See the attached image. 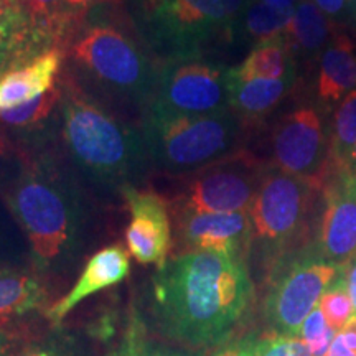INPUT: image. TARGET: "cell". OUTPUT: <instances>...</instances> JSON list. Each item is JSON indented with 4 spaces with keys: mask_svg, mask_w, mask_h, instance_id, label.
<instances>
[{
    "mask_svg": "<svg viewBox=\"0 0 356 356\" xmlns=\"http://www.w3.org/2000/svg\"><path fill=\"white\" fill-rule=\"evenodd\" d=\"M0 200L25 236L33 270L55 293L91 248L102 202L61 155L58 137L0 160Z\"/></svg>",
    "mask_w": 356,
    "mask_h": 356,
    "instance_id": "obj_1",
    "label": "cell"
},
{
    "mask_svg": "<svg viewBox=\"0 0 356 356\" xmlns=\"http://www.w3.org/2000/svg\"><path fill=\"white\" fill-rule=\"evenodd\" d=\"M246 259L180 252L157 267L149 287L154 330L181 348H216L233 335L252 302Z\"/></svg>",
    "mask_w": 356,
    "mask_h": 356,
    "instance_id": "obj_2",
    "label": "cell"
},
{
    "mask_svg": "<svg viewBox=\"0 0 356 356\" xmlns=\"http://www.w3.org/2000/svg\"><path fill=\"white\" fill-rule=\"evenodd\" d=\"M58 149L74 173L102 203L121 198L126 186H144L152 177L139 126L92 99L63 70Z\"/></svg>",
    "mask_w": 356,
    "mask_h": 356,
    "instance_id": "obj_3",
    "label": "cell"
},
{
    "mask_svg": "<svg viewBox=\"0 0 356 356\" xmlns=\"http://www.w3.org/2000/svg\"><path fill=\"white\" fill-rule=\"evenodd\" d=\"M63 70L92 99L140 127L157 88L160 63L137 35L97 8L89 12L61 47Z\"/></svg>",
    "mask_w": 356,
    "mask_h": 356,
    "instance_id": "obj_4",
    "label": "cell"
},
{
    "mask_svg": "<svg viewBox=\"0 0 356 356\" xmlns=\"http://www.w3.org/2000/svg\"><path fill=\"white\" fill-rule=\"evenodd\" d=\"M251 0H129V19L160 61L207 58L233 42L234 26Z\"/></svg>",
    "mask_w": 356,
    "mask_h": 356,
    "instance_id": "obj_5",
    "label": "cell"
},
{
    "mask_svg": "<svg viewBox=\"0 0 356 356\" xmlns=\"http://www.w3.org/2000/svg\"><path fill=\"white\" fill-rule=\"evenodd\" d=\"M154 173L185 177L246 147L249 131L233 111L213 115H180L152 109L140 122Z\"/></svg>",
    "mask_w": 356,
    "mask_h": 356,
    "instance_id": "obj_6",
    "label": "cell"
},
{
    "mask_svg": "<svg viewBox=\"0 0 356 356\" xmlns=\"http://www.w3.org/2000/svg\"><path fill=\"white\" fill-rule=\"evenodd\" d=\"M323 188L315 181L267 168L249 208L252 238L249 257L266 275L280 257L307 246L315 208Z\"/></svg>",
    "mask_w": 356,
    "mask_h": 356,
    "instance_id": "obj_7",
    "label": "cell"
},
{
    "mask_svg": "<svg viewBox=\"0 0 356 356\" xmlns=\"http://www.w3.org/2000/svg\"><path fill=\"white\" fill-rule=\"evenodd\" d=\"M340 269L320 254L315 243L280 257L266 275L262 315L269 333L299 337L302 323L318 307Z\"/></svg>",
    "mask_w": 356,
    "mask_h": 356,
    "instance_id": "obj_8",
    "label": "cell"
},
{
    "mask_svg": "<svg viewBox=\"0 0 356 356\" xmlns=\"http://www.w3.org/2000/svg\"><path fill=\"white\" fill-rule=\"evenodd\" d=\"M269 162L252 150H236L202 170L170 178L177 184L170 197L172 211H249Z\"/></svg>",
    "mask_w": 356,
    "mask_h": 356,
    "instance_id": "obj_9",
    "label": "cell"
},
{
    "mask_svg": "<svg viewBox=\"0 0 356 356\" xmlns=\"http://www.w3.org/2000/svg\"><path fill=\"white\" fill-rule=\"evenodd\" d=\"M269 162L277 170L325 186L338 168L330 152L328 114L315 102H300L275 119L269 132Z\"/></svg>",
    "mask_w": 356,
    "mask_h": 356,
    "instance_id": "obj_10",
    "label": "cell"
},
{
    "mask_svg": "<svg viewBox=\"0 0 356 356\" xmlns=\"http://www.w3.org/2000/svg\"><path fill=\"white\" fill-rule=\"evenodd\" d=\"M229 70L208 58L162 61L150 108L180 115L229 111Z\"/></svg>",
    "mask_w": 356,
    "mask_h": 356,
    "instance_id": "obj_11",
    "label": "cell"
},
{
    "mask_svg": "<svg viewBox=\"0 0 356 356\" xmlns=\"http://www.w3.org/2000/svg\"><path fill=\"white\" fill-rule=\"evenodd\" d=\"M121 198L131 216L126 228L129 254L139 264L162 266L173 244L172 210L167 198L147 186H126Z\"/></svg>",
    "mask_w": 356,
    "mask_h": 356,
    "instance_id": "obj_12",
    "label": "cell"
},
{
    "mask_svg": "<svg viewBox=\"0 0 356 356\" xmlns=\"http://www.w3.org/2000/svg\"><path fill=\"white\" fill-rule=\"evenodd\" d=\"M173 239L180 252H218L248 259L252 226L249 211H172Z\"/></svg>",
    "mask_w": 356,
    "mask_h": 356,
    "instance_id": "obj_13",
    "label": "cell"
},
{
    "mask_svg": "<svg viewBox=\"0 0 356 356\" xmlns=\"http://www.w3.org/2000/svg\"><path fill=\"white\" fill-rule=\"evenodd\" d=\"M315 246L338 267L356 256V180L348 170H337L323 186Z\"/></svg>",
    "mask_w": 356,
    "mask_h": 356,
    "instance_id": "obj_14",
    "label": "cell"
},
{
    "mask_svg": "<svg viewBox=\"0 0 356 356\" xmlns=\"http://www.w3.org/2000/svg\"><path fill=\"white\" fill-rule=\"evenodd\" d=\"M131 273V256L122 244L114 243L99 249L84 264L73 287L63 297L53 302L44 312V318L51 325H61L79 304L95 293L118 286Z\"/></svg>",
    "mask_w": 356,
    "mask_h": 356,
    "instance_id": "obj_15",
    "label": "cell"
},
{
    "mask_svg": "<svg viewBox=\"0 0 356 356\" xmlns=\"http://www.w3.org/2000/svg\"><path fill=\"white\" fill-rule=\"evenodd\" d=\"M297 88V73L280 79H239L229 70V109L249 132L261 127Z\"/></svg>",
    "mask_w": 356,
    "mask_h": 356,
    "instance_id": "obj_16",
    "label": "cell"
},
{
    "mask_svg": "<svg viewBox=\"0 0 356 356\" xmlns=\"http://www.w3.org/2000/svg\"><path fill=\"white\" fill-rule=\"evenodd\" d=\"M353 89H356V47L343 30H338L318 60L315 102L330 114Z\"/></svg>",
    "mask_w": 356,
    "mask_h": 356,
    "instance_id": "obj_17",
    "label": "cell"
},
{
    "mask_svg": "<svg viewBox=\"0 0 356 356\" xmlns=\"http://www.w3.org/2000/svg\"><path fill=\"white\" fill-rule=\"evenodd\" d=\"M53 296L30 264L0 266V322L44 315Z\"/></svg>",
    "mask_w": 356,
    "mask_h": 356,
    "instance_id": "obj_18",
    "label": "cell"
},
{
    "mask_svg": "<svg viewBox=\"0 0 356 356\" xmlns=\"http://www.w3.org/2000/svg\"><path fill=\"white\" fill-rule=\"evenodd\" d=\"M65 65L61 48H51L38 58L0 74V109L32 101L55 86Z\"/></svg>",
    "mask_w": 356,
    "mask_h": 356,
    "instance_id": "obj_19",
    "label": "cell"
},
{
    "mask_svg": "<svg viewBox=\"0 0 356 356\" xmlns=\"http://www.w3.org/2000/svg\"><path fill=\"white\" fill-rule=\"evenodd\" d=\"M340 25L325 17L312 0H300L293 8L292 19L284 30L289 48H291L296 63L312 65L318 63L320 56L335 37Z\"/></svg>",
    "mask_w": 356,
    "mask_h": 356,
    "instance_id": "obj_20",
    "label": "cell"
},
{
    "mask_svg": "<svg viewBox=\"0 0 356 356\" xmlns=\"http://www.w3.org/2000/svg\"><path fill=\"white\" fill-rule=\"evenodd\" d=\"M239 79H280L297 73V63L284 33L257 43L241 65L233 66Z\"/></svg>",
    "mask_w": 356,
    "mask_h": 356,
    "instance_id": "obj_21",
    "label": "cell"
},
{
    "mask_svg": "<svg viewBox=\"0 0 356 356\" xmlns=\"http://www.w3.org/2000/svg\"><path fill=\"white\" fill-rule=\"evenodd\" d=\"M292 13L293 8H279L259 0H251L236 22L233 38L239 37L244 42L257 44L267 38L277 37L287 29Z\"/></svg>",
    "mask_w": 356,
    "mask_h": 356,
    "instance_id": "obj_22",
    "label": "cell"
},
{
    "mask_svg": "<svg viewBox=\"0 0 356 356\" xmlns=\"http://www.w3.org/2000/svg\"><path fill=\"white\" fill-rule=\"evenodd\" d=\"M356 147V89L333 109L330 119V152L338 170H348Z\"/></svg>",
    "mask_w": 356,
    "mask_h": 356,
    "instance_id": "obj_23",
    "label": "cell"
},
{
    "mask_svg": "<svg viewBox=\"0 0 356 356\" xmlns=\"http://www.w3.org/2000/svg\"><path fill=\"white\" fill-rule=\"evenodd\" d=\"M17 356H91L86 340L61 325L40 330Z\"/></svg>",
    "mask_w": 356,
    "mask_h": 356,
    "instance_id": "obj_24",
    "label": "cell"
},
{
    "mask_svg": "<svg viewBox=\"0 0 356 356\" xmlns=\"http://www.w3.org/2000/svg\"><path fill=\"white\" fill-rule=\"evenodd\" d=\"M318 307L322 309L327 323L330 325L332 330H335L337 333L343 330L346 323L355 317L353 304H351L350 299L343 267H341L337 277L332 280L330 287H328L327 292L323 293Z\"/></svg>",
    "mask_w": 356,
    "mask_h": 356,
    "instance_id": "obj_25",
    "label": "cell"
},
{
    "mask_svg": "<svg viewBox=\"0 0 356 356\" xmlns=\"http://www.w3.org/2000/svg\"><path fill=\"white\" fill-rule=\"evenodd\" d=\"M8 264H30V252L24 233L0 200V266Z\"/></svg>",
    "mask_w": 356,
    "mask_h": 356,
    "instance_id": "obj_26",
    "label": "cell"
},
{
    "mask_svg": "<svg viewBox=\"0 0 356 356\" xmlns=\"http://www.w3.org/2000/svg\"><path fill=\"white\" fill-rule=\"evenodd\" d=\"M147 332L149 327L145 317L136 305H131L122 335L109 356H147V341H149Z\"/></svg>",
    "mask_w": 356,
    "mask_h": 356,
    "instance_id": "obj_27",
    "label": "cell"
},
{
    "mask_svg": "<svg viewBox=\"0 0 356 356\" xmlns=\"http://www.w3.org/2000/svg\"><path fill=\"white\" fill-rule=\"evenodd\" d=\"M38 317V315H37ZM37 317L0 322V356H17L19 351L40 332Z\"/></svg>",
    "mask_w": 356,
    "mask_h": 356,
    "instance_id": "obj_28",
    "label": "cell"
},
{
    "mask_svg": "<svg viewBox=\"0 0 356 356\" xmlns=\"http://www.w3.org/2000/svg\"><path fill=\"white\" fill-rule=\"evenodd\" d=\"M337 332L332 330L330 325L325 320V315L320 307H315L309 317L302 323L299 337L309 345L312 356H325L330 348Z\"/></svg>",
    "mask_w": 356,
    "mask_h": 356,
    "instance_id": "obj_29",
    "label": "cell"
},
{
    "mask_svg": "<svg viewBox=\"0 0 356 356\" xmlns=\"http://www.w3.org/2000/svg\"><path fill=\"white\" fill-rule=\"evenodd\" d=\"M259 356H312V353L300 337L266 333L261 340Z\"/></svg>",
    "mask_w": 356,
    "mask_h": 356,
    "instance_id": "obj_30",
    "label": "cell"
},
{
    "mask_svg": "<svg viewBox=\"0 0 356 356\" xmlns=\"http://www.w3.org/2000/svg\"><path fill=\"white\" fill-rule=\"evenodd\" d=\"M262 335L257 332H246L218 345L210 356H259Z\"/></svg>",
    "mask_w": 356,
    "mask_h": 356,
    "instance_id": "obj_31",
    "label": "cell"
},
{
    "mask_svg": "<svg viewBox=\"0 0 356 356\" xmlns=\"http://www.w3.org/2000/svg\"><path fill=\"white\" fill-rule=\"evenodd\" d=\"M115 3H121V0H63V8L71 25V32L89 12L104 6H115Z\"/></svg>",
    "mask_w": 356,
    "mask_h": 356,
    "instance_id": "obj_32",
    "label": "cell"
},
{
    "mask_svg": "<svg viewBox=\"0 0 356 356\" xmlns=\"http://www.w3.org/2000/svg\"><path fill=\"white\" fill-rule=\"evenodd\" d=\"M320 8L325 17L333 24L340 25L351 22V3L350 0H312Z\"/></svg>",
    "mask_w": 356,
    "mask_h": 356,
    "instance_id": "obj_33",
    "label": "cell"
},
{
    "mask_svg": "<svg viewBox=\"0 0 356 356\" xmlns=\"http://www.w3.org/2000/svg\"><path fill=\"white\" fill-rule=\"evenodd\" d=\"M147 356H204V350H190L181 346L163 345L159 341H147Z\"/></svg>",
    "mask_w": 356,
    "mask_h": 356,
    "instance_id": "obj_34",
    "label": "cell"
},
{
    "mask_svg": "<svg viewBox=\"0 0 356 356\" xmlns=\"http://www.w3.org/2000/svg\"><path fill=\"white\" fill-rule=\"evenodd\" d=\"M343 270H345L346 286H348L351 304H353V314L356 317V256L348 262V264L343 266Z\"/></svg>",
    "mask_w": 356,
    "mask_h": 356,
    "instance_id": "obj_35",
    "label": "cell"
},
{
    "mask_svg": "<svg viewBox=\"0 0 356 356\" xmlns=\"http://www.w3.org/2000/svg\"><path fill=\"white\" fill-rule=\"evenodd\" d=\"M338 338L343 341L346 348H348L351 353L356 355V317H353L346 323V327L341 332L337 333Z\"/></svg>",
    "mask_w": 356,
    "mask_h": 356,
    "instance_id": "obj_36",
    "label": "cell"
},
{
    "mask_svg": "<svg viewBox=\"0 0 356 356\" xmlns=\"http://www.w3.org/2000/svg\"><path fill=\"white\" fill-rule=\"evenodd\" d=\"M325 356H356V355L351 353V351L345 346L343 341L338 338V335H335V338H333V341L330 345V348H328L327 355H325Z\"/></svg>",
    "mask_w": 356,
    "mask_h": 356,
    "instance_id": "obj_37",
    "label": "cell"
},
{
    "mask_svg": "<svg viewBox=\"0 0 356 356\" xmlns=\"http://www.w3.org/2000/svg\"><path fill=\"white\" fill-rule=\"evenodd\" d=\"M15 149L17 147L12 145L10 142H8V139H6V136L0 132V160L10 157V155L15 152Z\"/></svg>",
    "mask_w": 356,
    "mask_h": 356,
    "instance_id": "obj_38",
    "label": "cell"
},
{
    "mask_svg": "<svg viewBox=\"0 0 356 356\" xmlns=\"http://www.w3.org/2000/svg\"><path fill=\"white\" fill-rule=\"evenodd\" d=\"M259 2H264L267 6L279 7V8H296V6L300 2V0H259Z\"/></svg>",
    "mask_w": 356,
    "mask_h": 356,
    "instance_id": "obj_39",
    "label": "cell"
},
{
    "mask_svg": "<svg viewBox=\"0 0 356 356\" xmlns=\"http://www.w3.org/2000/svg\"><path fill=\"white\" fill-rule=\"evenodd\" d=\"M7 7L12 8L13 12H19V13H25L26 15V3L29 0H6Z\"/></svg>",
    "mask_w": 356,
    "mask_h": 356,
    "instance_id": "obj_40",
    "label": "cell"
},
{
    "mask_svg": "<svg viewBox=\"0 0 356 356\" xmlns=\"http://www.w3.org/2000/svg\"><path fill=\"white\" fill-rule=\"evenodd\" d=\"M348 172H350V175L356 180V147H355V150H353V155H351V162H350Z\"/></svg>",
    "mask_w": 356,
    "mask_h": 356,
    "instance_id": "obj_41",
    "label": "cell"
},
{
    "mask_svg": "<svg viewBox=\"0 0 356 356\" xmlns=\"http://www.w3.org/2000/svg\"><path fill=\"white\" fill-rule=\"evenodd\" d=\"M351 3V24L356 26V0H350Z\"/></svg>",
    "mask_w": 356,
    "mask_h": 356,
    "instance_id": "obj_42",
    "label": "cell"
},
{
    "mask_svg": "<svg viewBox=\"0 0 356 356\" xmlns=\"http://www.w3.org/2000/svg\"><path fill=\"white\" fill-rule=\"evenodd\" d=\"M0 2H2V3H6V0H0ZM6 6H7V3H6Z\"/></svg>",
    "mask_w": 356,
    "mask_h": 356,
    "instance_id": "obj_43",
    "label": "cell"
},
{
    "mask_svg": "<svg viewBox=\"0 0 356 356\" xmlns=\"http://www.w3.org/2000/svg\"><path fill=\"white\" fill-rule=\"evenodd\" d=\"M355 33H356V26H355Z\"/></svg>",
    "mask_w": 356,
    "mask_h": 356,
    "instance_id": "obj_44",
    "label": "cell"
}]
</instances>
